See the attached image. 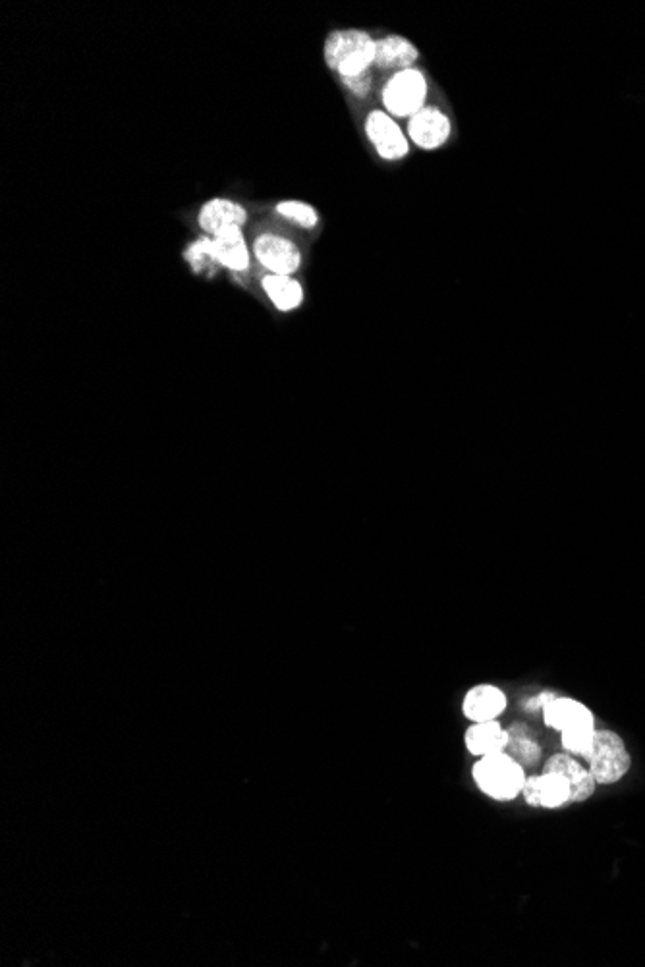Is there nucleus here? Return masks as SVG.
<instances>
[{
    "instance_id": "obj_6",
    "label": "nucleus",
    "mask_w": 645,
    "mask_h": 967,
    "mask_svg": "<svg viewBox=\"0 0 645 967\" xmlns=\"http://www.w3.org/2000/svg\"><path fill=\"white\" fill-rule=\"evenodd\" d=\"M365 136L383 161H402L410 153V139L391 114L371 111L364 124Z\"/></svg>"
},
{
    "instance_id": "obj_10",
    "label": "nucleus",
    "mask_w": 645,
    "mask_h": 967,
    "mask_svg": "<svg viewBox=\"0 0 645 967\" xmlns=\"http://www.w3.org/2000/svg\"><path fill=\"white\" fill-rule=\"evenodd\" d=\"M543 773H559L570 784V803L588 802L595 794L597 782L582 763H578L570 753H557L545 765Z\"/></svg>"
},
{
    "instance_id": "obj_16",
    "label": "nucleus",
    "mask_w": 645,
    "mask_h": 967,
    "mask_svg": "<svg viewBox=\"0 0 645 967\" xmlns=\"http://www.w3.org/2000/svg\"><path fill=\"white\" fill-rule=\"evenodd\" d=\"M506 742H508V734L497 720L474 722L464 736L466 749L476 757L501 753L505 751Z\"/></svg>"
},
{
    "instance_id": "obj_20",
    "label": "nucleus",
    "mask_w": 645,
    "mask_h": 967,
    "mask_svg": "<svg viewBox=\"0 0 645 967\" xmlns=\"http://www.w3.org/2000/svg\"><path fill=\"white\" fill-rule=\"evenodd\" d=\"M562 734V747L566 753L570 755H580V757H586L591 749V744H593V736H595V724H582V726H574V728H568L561 732Z\"/></svg>"
},
{
    "instance_id": "obj_21",
    "label": "nucleus",
    "mask_w": 645,
    "mask_h": 967,
    "mask_svg": "<svg viewBox=\"0 0 645 967\" xmlns=\"http://www.w3.org/2000/svg\"><path fill=\"white\" fill-rule=\"evenodd\" d=\"M344 83V87L356 95V97H367L371 93V87H373V78L371 74H362V76H354V78H346V80H340Z\"/></svg>"
},
{
    "instance_id": "obj_22",
    "label": "nucleus",
    "mask_w": 645,
    "mask_h": 967,
    "mask_svg": "<svg viewBox=\"0 0 645 967\" xmlns=\"http://www.w3.org/2000/svg\"><path fill=\"white\" fill-rule=\"evenodd\" d=\"M506 734L508 738H520V736H526V738H537V732L533 730L532 726H528L526 722H512L508 728H506Z\"/></svg>"
},
{
    "instance_id": "obj_7",
    "label": "nucleus",
    "mask_w": 645,
    "mask_h": 967,
    "mask_svg": "<svg viewBox=\"0 0 645 967\" xmlns=\"http://www.w3.org/2000/svg\"><path fill=\"white\" fill-rule=\"evenodd\" d=\"M406 136L421 151L441 149L452 136L449 114L435 105H425L420 112L408 118Z\"/></svg>"
},
{
    "instance_id": "obj_13",
    "label": "nucleus",
    "mask_w": 645,
    "mask_h": 967,
    "mask_svg": "<svg viewBox=\"0 0 645 967\" xmlns=\"http://www.w3.org/2000/svg\"><path fill=\"white\" fill-rule=\"evenodd\" d=\"M418 58H420L418 47L402 35H387L377 39L375 66L383 72L394 74L408 68H416Z\"/></svg>"
},
{
    "instance_id": "obj_8",
    "label": "nucleus",
    "mask_w": 645,
    "mask_h": 967,
    "mask_svg": "<svg viewBox=\"0 0 645 967\" xmlns=\"http://www.w3.org/2000/svg\"><path fill=\"white\" fill-rule=\"evenodd\" d=\"M522 798L532 807L559 809L570 805V784L562 774L541 771V774L526 776Z\"/></svg>"
},
{
    "instance_id": "obj_14",
    "label": "nucleus",
    "mask_w": 645,
    "mask_h": 967,
    "mask_svg": "<svg viewBox=\"0 0 645 967\" xmlns=\"http://www.w3.org/2000/svg\"><path fill=\"white\" fill-rule=\"evenodd\" d=\"M541 713H543L545 726L559 730V732H564V730L574 728V726H582V724H595L591 711L584 703L570 699V697H561V695H555L541 709Z\"/></svg>"
},
{
    "instance_id": "obj_2",
    "label": "nucleus",
    "mask_w": 645,
    "mask_h": 967,
    "mask_svg": "<svg viewBox=\"0 0 645 967\" xmlns=\"http://www.w3.org/2000/svg\"><path fill=\"white\" fill-rule=\"evenodd\" d=\"M472 774L477 788L495 802L516 800L526 782V769L505 751L481 757Z\"/></svg>"
},
{
    "instance_id": "obj_5",
    "label": "nucleus",
    "mask_w": 645,
    "mask_h": 967,
    "mask_svg": "<svg viewBox=\"0 0 645 967\" xmlns=\"http://www.w3.org/2000/svg\"><path fill=\"white\" fill-rule=\"evenodd\" d=\"M252 255L269 275L294 277L304 261L300 246L275 232L257 234L252 244Z\"/></svg>"
},
{
    "instance_id": "obj_12",
    "label": "nucleus",
    "mask_w": 645,
    "mask_h": 967,
    "mask_svg": "<svg viewBox=\"0 0 645 967\" xmlns=\"http://www.w3.org/2000/svg\"><path fill=\"white\" fill-rule=\"evenodd\" d=\"M215 242V257L217 263L232 273H248L252 265V249L246 242L244 228H228L219 236L213 238Z\"/></svg>"
},
{
    "instance_id": "obj_4",
    "label": "nucleus",
    "mask_w": 645,
    "mask_h": 967,
    "mask_svg": "<svg viewBox=\"0 0 645 967\" xmlns=\"http://www.w3.org/2000/svg\"><path fill=\"white\" fill-rule=\"evenodd\" d=\"M584 761L597 784H615L632 767V757L617 732L595 730L593 744Z\"/></svg>"
},
{
    "instance_id": "obj_17",
    "label": "nucleus",
    "mask_w": 645,
    "mask_h": 967,
    "mask_svg": "<svg viewBox=\"0 0 645 967\" xmlns=\"http://www.w3.org/2000/svg\"><path fill=\"white\" fill-rule=\"evenodd\" d=\"M275 213L282 217L284 221H288L294 226H300L304 230H313L319 224V213L315 211L313 205H309L306 201H298V199L279 201L275 205Z\"/></svg>"
},
{
    "instance_id": "obj_23",
    "label": "nucleus",
    "mask_w": 645,
    "mask_h": 967,
    "mask_svg": "<svg viewBox=\"0 0 645 967\" xmlns=\"http://www.w3.org/2000/svg\"><path fill=\"white\" fill-rule=\"evenodd\" d=\"M555 695H557V693H553V691H543V693L535 695V697H532V699H528V701L524 703V709H526L528 713H535L537 709H543V707H545V705H547V703H549V701H551Z\"/></svg>"
},
{
    "instance_id": "obj_18",
    "label": "nucleus",
    "mask_w": 645,
    "mask_h": 967,
    "mask_svg": "<svg viewBox=\"0 0 645 967\" xmlns=\"http://www.w3.org/2000/svg\"><path fill=\"white\" fill-rule=\"evenodd\" d=\"M184 259L190 263V267L196 273H203V271L213 273L215 269L221 267L215 257V242L211 236H201L194 240L184 251Z\"/></svg>"
},
{
    "instance_id": "obj_1",
    "label": "nucleus",
    "mask_w": 645,
    "mask_h": 967,
    "mask_svg": "<svg viewBox=\"0 0 645 967\" xmlns=\"http://www.w3.org/2000/svg\"><path fill=\"white\" fill-rule=\"evenodd\" d=\"M323 55L340 80L362 76L375 66L377 39L364 29H337L327 37Z\"/></svg>"
},
{
    "instance_id": "obj_19",
    "label": "nucleus",
    "mask_w": 645,
    "mask_h": 967,
    "mask_svg": "<svg viewBox=\"0 0 645 967\" xmlns=\"http://www.w3.org/2000/svg\"><path fill=\"white\" fill-rule=\"evenodd\" d=\"M506 755H510L516 763H520L524 769H530L541 763L543 757V747L539 746L537 738H508L505 747Z\"/></svg>"
},
{
    "instance_id": "obj_9",
    "label": "nucleus",
    "mask_w": 645,
    "mask_h": 967,
    "mask_svg": "<svg viewBox=\"0 0 645 967\" xmlns=\"http://www.w3.org/2000/svg\"><path fill=\"white\" fill-rule=\"evenodd\" d=\"M248 222V211L244 205L226 199V197H213L203 203V207L197 213V224L205 232V236H219L228 228H244Z\"/></svg>"
},
{
    "instance_id": "obj_11",
    "label": "nucleus",
    "mask_w": 645,
    "mask_h": 967,
    "mask_svg": "<svg viewBox=\"0 0 645 967\" xmlns=\"http://www.w3.org/2000/svg\"><path fill=\"white\" fill-rule=\"evenodd\" d=\"M508 707L505 691L493 684H477L464 695L462 713L472 722L497 720Z\"/></svg>"
},
{
    "instance_id": "obj_15",
    "label": "nucleus",
    "mask_w": 645,
    "mask_h": 967,
    "mask_svg": "<svg viewBox=\"0 0 645 967\" xmlns=\"http://www.w3.org/2000/svg\"><path fill=\"white\" fill-rule=\"evenodd\" d=\"M261 288L269 302L275 305L282 313L296 311L300 305L304 304V286L296 277L288 275H265L261 278Z\"/></svg>"
},
{
    "instance_id": "obj_3",
    "label": "nucleus",
    "mask_w": 645,
    "mask_h": 967,
    "mask_svg": "<svg viewBox=\"0 0 645 967\" xmlns=\"http://www.w3.org/2000/svg\"><path fill=\"white\" fill-rule=\"evenodd\" d=\"M429 83L418 68L394 72L381 91V103L387 114L396 118H412L427 105Z\"/></svg>"
}]
</instances>
